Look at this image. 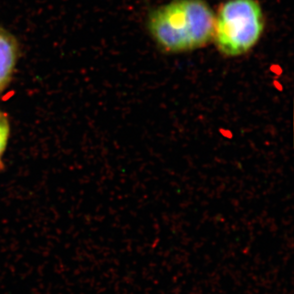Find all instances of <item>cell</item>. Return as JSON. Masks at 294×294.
<instances>
[{
    "mask_svg": "<svg viewBox=\"0 0 294 294\" xmlns=\"http://www.w3.org/2000/svg\"><path fill=\"white\" fill-rule=\"evenodd\" d=\"M16 58V44L11 36L0 30V92L4 90L11 80Z\"/></svg>",
    "mask_w": 294,
    "mask_h": 294,
    "instance_id": "cell-3",
    "label": "cell"
},
{
    "mask_svg": "<svg viewBox=\"0 0 294 294\" xmlns=\"http://www.w3.org/2000/svg\"><path fill=\"white\" fill-rule=\"evenodd\" d=\"M264 26L262 9L256 0H228L215 16L214 40L226 56H241L258 44Z\"/></svg>",
    "mask_w": 294,
    "mask_h": 294,
    "instance_id": "cell-2",
    "label": "cell"
},
{
    "mask_svg": "<svg viewBox=\"0 0 294 294\" xmlns=\"http://www.w3.org/2000/svg\"><path fill=\"white\" fill-rule=\"evenodd\" d=\"M9 132L10 127L7 117L4 113L0 112V160L7 146Z\"/></svg>",
    "mask_w": 294,
    "mask_h": 294,
    "instance_id": "cell-4",
    "label": "cell"
},
{
    "mask_svg": "<svg viewBox=\"0 0 294 294\" xmlns=\"http://www.w3.org/2000/svg\"><path fill=\"white\" fill-rule=\"evenodd\" d=\"M215 15L203 0H174L157 8L148 20L150 33L168 52L192 51L214 40Z\"/></svg>",
    "mask_w": 294,
    "mask_h": 294,
    "instance_id": "cell-1",
    "label": "cell"
}]
</instances>
